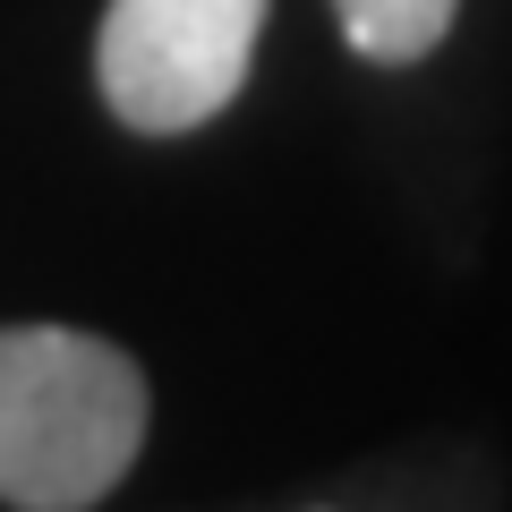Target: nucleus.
I'll list each match as a JSON object with an SVG mask.
<instances>
[{
    "instance_id": "2",
    "label": "nucleus",
    "mask_w": 512,
    "mask_h": 512,
    "mask_svg": "<svg viewBox=\"0 0 512 512\" xmlns=\"http://www.w3.org/2000/svg\"><path fill=\"white\" fill-rule=\"evenodd\" d=\"M265 0H111L94 35V86L137 137H188L248 86Z\"/></svg>"
},
{
    "instance_id": "3",
    "label": "nucleus",
    "mask_w": 512,
    "mask_h": 512,
    "mask_svg": "<svg viewBox=\"0 0 512 512\" xmlns=\"http://www.w3.org/2000/svg\"><path fill=\"white\" fill-rule=\"evenodd\" d=\"M342 9V35L359 60H384V69H402V60H427L444 43L461 0H333Z\"/></svg>"
},
{
    "instance_id": "1",
    "label": "nucleus",
    "mask_w": 512,
    "mask_h": 512,
    "mask_svg": "<svg viewBox=\"0 0 512 512\" xmlns=\"http://www.w3.org/2000/svg\"><path fill=\"white\" fill-rule=\"evenodd\" d=\"M146 367L77 325H0V504L94 512L146 453Z\"/></svg>"
}]
</instances>
